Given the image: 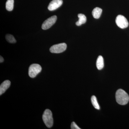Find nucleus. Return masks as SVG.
I'll list each match as a JSON object with an SVG mask.
<instances>
[{
	"instance_id": "obj_5",
	"label": "nucleus",
	"mask_w": 129,
	"mask_h": 129,
	"mask_svg": "<svg viewBox=\"0 0 129 129\" xmlns=\"http://www.w3.org/2000/svg\"><path fill=\"white\" fill-rule=\"evenodd\" d=\"M67 48V44L64 43H61L51 47L50 51L52 53H60L66 50Z\"/></svg>"
},
{
	"instance_id": "obj_4",
	"label": "nucleus",
	"mask_w": 129,
	"mask_h": 129,
	"mask_svg": "<svg viewBox=\"0 0 129 129\" xmlns=\"http://www.w3.org/2000/svg\"><path fill=\"white\" fill-rule=\"evenodd\" d=\"M115 22L119 27L122 29L127 28L129 25L128 22L124 16L118 15L115 19Z\"/></svg>"
},
{
	"instance_id": "obj_3",
	"label": "nucleus",
	"mask_w": 129,
	"mask_h": 129,
	"mask_svg": "<svg viewBox=\"0 0 129 129\" xmlns=\"http://www.w3.org/2000/svg\"><path fill=\"white\" fill-rule=\"evenodd\" d=\"M42 68L40 64H32L30 65L28 70V74L31 78H34L41 72Z\"/></svg>"
},
{
	"instance_id": "obj_15",
	"label": "nucleus",
	"mask_w": 129,
	"mask_h": 129,
	"mask_svg": "<svg viewBox=\"0 0 129 129\" xmlns=\"http://www.w3.org/2000/svg\"><path fill=\"white\" fill-rule=\"evenodd\" d=\"M71 129H80V128L77 125V124L73 122H72L71 124Z\"/></svg>"
},
{
	"instance_id": "obj_2",
	"label": "nucleus",
	"mask_w": 129,
	"mask_h": 129,
	"mask_svg": "<svg viewBox=\"0 0 129 129\" xmlns=\"http://www.w3.org/2000/svg\"><path fill=\"white\" fill-rule=\"evenodd\" d=\"M42 119L44 123L48 128H51L53 125V118L51 111L47 109L44 111L42 115Z\"/></svg>"
},
{
	"instance_id": "obj_12",
	"label": "nucleus",
	"mask_w": 129,
	"mask_h": 129,
	"mask_svg": "<svg viewBox=\"0 0 129 129\" xmlns=\"http://www.w3.org/2000/svg\"><path fill=\"white\" fill-rule=\"evenodd\" d=\"M14 0H7L6 3V9L7 11H12L14 7Z\"/></svg>"
},
{
	"instance_id": "obj_14",
	"label": "nucleus",
	"mask_w": 129,
	"mask_h": 129,
	"mask_svg": "<svg viewBox=\"0 0 129 129\" xmlns=\"http://www.w3.org/2000/svg\"><path fill=\"white\" fill-rule=\"evenodd\" d=\"M6 38L7 41L9 43L14 44L16 42V40L14 36L11 35H7L6 36Z\"/></svg>"
},
{
	"instance_id": "obj_1",
	"label": "nucleus",
	"mask_w": 129,
	"mask_h": 129,
	"mask_svg": "<svg viewBox=\"0 0 129 129\" xmlns=\"http://www.w3.org/2000/svg\"><path fill=\"white\" fill-rule=\"evenodd\" d=\"M115 98L118 104L121 105H126L129 101L128 95L122 89H119L116 91Z\"/></svg>"
},
{
	"instance_id": "obj_16",
	"label": "nucleus",
	"mask_w": 129,
	"mask_h": 129,
	"mask_svg": "<svg viewBox=\"0 0 129 129\" xmlns=\"http://www.w3.org/2000/svg\"><path fill=\"white\" fill-rule=\"evenodd\" d=\"M4 60V58H3V57L1 56V58H0V62H1V63L3 62Z\"/></svg>"
},
{
	"instance_id": "obj_6",
	"label": "nucleus",
	"mask_w": 129,
	"mask_h": 129,
	"mask_svg": "<svg viewBox=\"0 0 129 129\" xmlns=\"http://www.w3.org/2000/svg\"><path fill=\"white\" fill-rule=\"evenodd\" d=\"M57 17L56 16H52L44 21L42 25V28L46 30L51 27L56 21Z\"/></svg>"
},
{
	"instance_id": "obj_7",
	"label": "nucleus",
	"mask_w": 129,
	"mask_h": 129,
	"mask_svg": "<svg viewBox=\"0 0 129 129\" xmlns=\"http://www.w3.org/2000/svg\"><path fill=\"white\" fill-rule=\"evenodd\" d=\"M62 3V0H52L48 5V9L50 11H54L60 7Z\"/></svg>"
},
{
	"instance_id": "obj_10",
	"label": "nucleus",
	"mask_w": 129,
	"mask_h": 129,
	"mask_svg": "<svg viewBox=\"0 0 129 129\" xmlns=\"http://www.w3.org/2000/svg\"><path fill=\"white\" fill-rule=\"evenodd\" d=\"M102 10L99 7H96L93 9L92 11V15L94 18L98 19L101 17Z\"/></svg>"
},
{
	"instance_id": "obj_13",
	"label": "nucleus",
	"mask_w": 129,
	"mask_h": 129,
	"mask_svg": "<svg viewBox=\"0 0 129 129\" xmlns=\"http://www.w3.org/2000/svg\"><path fill=\"white\" fill-rule=\"evenodd\" d=\"M91 101L93 107L95 108L96 109L99 110L100 109V107H99V104H98V102L96 97L95 96L93 95L91 97Z\"/></svg>"
},
{
	"instance_id": "obj_11",
	"label": "nucleus",
	"mask_w": 129,
	"mask_h": 129,
	"mask_svg": "<svg viewBox=\"0 0 129 129\" xmlns=\"http://www.w3.org/2000/svg\"><path fill=\"white\" fill-rule=\"evenodd\" d=\"M79 20L76 23L77 26H80L83 24L85 23L86 21V18L85 15L82 14H79L78 15Z\"/></svg>"
},
{
	"instance_id": "obj_9",
	"label": "nucleus",
	"mask_w": 129,
	"mask_h": 129,
	"mask_svg": "<svg viewBox=\"0 0 129 129\" xmlns=\"http://www.w3.org/2000/svg\"><path fill=\"white\" fill-rule=\"evenodd\" d=\"M96 66L98 69L101 70L104 67V60L101 56H99L96 62Z\"/></svg>"
},
{
	"instance_id": "obj_8",
	"label": "nucleus",
	"mask_w": 129,
	"mask_h": 129,
	"mask_svg": "<svg viewBox=\"0 0 129 129\" xmlns=\"http://www.w3.org/2000/svg\"><path fill=\"white\" fill-rule=\"evenodd\" d=\"M11 82L8 80H5L2 83L0 86V95L5 93L6 90L10 87Z\"/></svg>"
}]
</instances>
